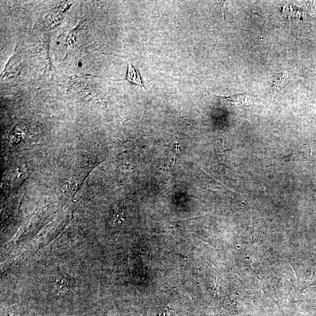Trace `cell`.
Returning a JSON list of instances; mask_svg holds the SVG:
<instances>
[{
    "instance_id": "cell-1",
    "label": "cell",
    "mask_w": 316,
    "mask_h": 316,
    "mask_svg": "<svg viewBox=\"0 0 316 316\" xmlns=\"http://www.w3.org/2000/svg\"><path fill=\"white\" fill-rule=\"evenodd\" d=\"M214 96L219 98L220 101L224 102V103L234 105L236 103H242V104H243L245 103V101H247L249 98L251 97V93L250 92H245L241 94L231 95V96H220L215 94H214Z\"/></svg>"
},
{
    "instance_id": "cell-7",
    "label": "cell",
    "mask_w": 316,
    "mask_h": 316,
    "mask_svg": "<svg viewBox=\"0 0 316 316\" xmlns=\"http://www.w3.org/2000/svg\"><path fill=\"white\" fill-rule=\"evenodd\" d=\"M225 3H226V2H223V4H222V6H221V13H222V15L223 17V19L224 20V10H225Z\"/></svg>"
},
{
    "instance_id": "cell-2",
    "label": "cell",
    "mask_w": 316,
    "mask_h": 316,
    "mask_svg": "<svg viewBox=\"0 0 316 316\" xmlns=\"http://www.w3.org/2000/svg\"><path fill=\"white\" fill-rule=\"evenodd\" d=\"M125 80H127L129 83L142 87L145 89L141 76L138 70H136L130 63H128V70L126 74Z\"/></svg>"
},
{
    "instance_id": "cell-3",
    "label": "cell",
    "mask_w": 316,
    "mask_h": 316,
    "mask_svg": "<svg viewBox=\"0 0 316 316\" xmlns=\"http://www.w3.org/2000/svg\"><path fill=\"white\" fill-rule=\"evenodd\" d=\"M125 219V212L121 205H116L112 211L111 216L112 224L114 226L121 224Z\"/></svg>"
},
{
    "instance_id": "cell-4",
    "label": "cell",
    "mask_w": 316,
    "mask_h": 316,
    "mask_svg": "<svg viewBox=\"0 0 316 316\" xmlns=\"http://www.w3.org/2000/svg\"><path fill=\"white\" fill-rule=\"evenodd\" d=\"M287 74L286 73H281L279 75H277L273 80L272 84V92L275 93L276 91L279 89L280 86L283 85V84H285V82H287V80L289 77H288Z\"/></svg>"
},
{
    "instance_id": "cell-5",
    "label": "cell",
    "mask_w": 316,
    "mask_h": 316,
    "mask_svg": "<svg viewBox=\"0 0 316 316\" xmlns=\"http://www.w3.org/2000/svg\"><path fill=\"white\" fill-rule=\"evenodd\" d=\"M157 316H178L177 312L174 310V309H172L170 308H164L163 310H162L157 315Z\"/></svg>"
},
{
    "instance_id": "cell-6",
    "label": "cell",
    "mask_w": 316,
    "mask_h": 316,
    "mask_svg": "<svg viewBox=\"0 0 316 316\" xmlns=\"http://www.w3.org/2000/svg\"><path fill=\"white\" fill-rule=\"evenodd\" d=\"M65 188L68 191H73L76 188V184L73 181H70L66 183Z\"/></svg>"
}]
</instances>
